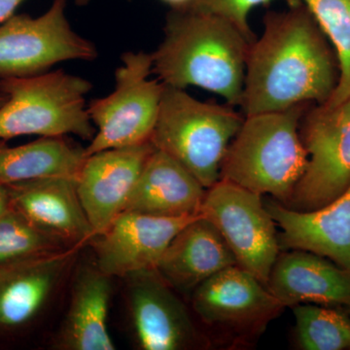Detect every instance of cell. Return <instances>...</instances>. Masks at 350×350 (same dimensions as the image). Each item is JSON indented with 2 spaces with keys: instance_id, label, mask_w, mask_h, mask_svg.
I'll use <instances>...</instances> for the list:
<instances>
[{
  "instance_id": "cell-21",
  "label": "cell",
  "mask_w": 350,
  "mask_h": 350,
  "mask_svg": "<svg viewBox=\"0 0 350 350\" xmlns=\"http://www.w3.org/2000/svg\"><path fill=\"white\" fill-rule=\"evenodd\" d=\"M86 158L85 148L64 137H41L16 147L0 144V183L10 185L47 177L76 179Z\"/></svg>"
},
{
  "instance_id": "cell-11",
  "label": "cell",
  "mask_w": 350,
  "mask_h": 350,
  "mask_svg": "<svg viewBox=\"0 0 350 350\" xmlns=\"http://www.w3.org/2000/svg\"><path fill=\"white\" fill-rule=\"evenodd\" d=\"M191 303L204 323L239 334L264 330L285 308L266 285L238 265L196 288Z\"/></svg>"
},
{
  "instance_id": "cell-14",
  "label": "cell",
  "mask_w": 350,
  "mask_h": 350,
  "mask_svg": "<svg viewBox=\"0 0 350 350\" xmlns=\"http://www.w3.org/2000/svg\"><path fill=\"white\" fill-rule=\"evenodd\" d=\"M11 206L32 225L70 246H82L94 230L78 196L76 179L47 177L7 185Z\"/></svg>"
},
{
  "instance_id": "cell-19",
  "label": "cell",
  "mask_w": 350,
  "mask_h": 350,
  "mask_svg": "<svg viewBox=\"0 0 350 350\" xmlns=\"http://www.w3.org/2000/svg\"><path fill=\"white\" fill-rule=\"evenodd\" d=\"M206 189L181 163L155 150L144 163L125 211L163 218L200 215Z\"/></svg>"
},
{
  "instance_id": "cell-22",
  "label": "cell",
  "mask_w": 350,
  "mask_h": 350,
  "mask_svg": "<svg viewBox=\"0 0 350 350\" xmlns=\"http://www.w3.org/2000/svg\"><path fill=\"white\" fill-rule=\"evenodd\" d=\"M72 247L78 246L41 231L12 206L0 217V271Z\"/></svg>"
},
{
  "instance_id": "cell-29",
  "label": "cell",
  "mask_w": 350,
  "mask_h": 350,
  "mask_svg": "<svg viewBox=\"0 0 350 350\" xmlns=\"http://www.w3.org/2000/svg\"><path fill=\"white\" fill-rule=\"evenodd\" d=\"M92 1H93V0H73V2H75V5L79 7L89 5V4L91 3Z\"/></svg>"
},
{
  "instance_id": "cell-13",
  "label": "cell",
  "mask_w": 350,
  "mask_h": 350,
  "mask_svg": "<svg viewBox=\"0 0 350 350\" xmlns=\"http://www.w3.org/2000/svg\"><path fill=\"white\" fill-rule=\"evenodd\" d=\"M154 150L148 142L87 156L76 178V188L94 236L125 211L144 163Z\"/></svg>"
},
{
  "instance_id": "cell-12",
  "label": "cell",
  "mask_w": 350,
  "mask_h": 350,
  "mask_svg": "<svg viewBox=\"0 0 350 350\" xmlns=\"http://www.w3.org/2000/svg\"><path fill=\"white\" fill-rule=\"evenodd\" d=\"M198 216L163 218L124 211L90 241L94 262L110 278L155 269L170 241Z\"/></svg>"
},
{
  "instance_id": "cell-18",
  "label": "cell",
  "mask_w": 350,
  "mask_h": 350,
  "mask_svg": "<svg viewBox=\"0 0 350 350\" xmlns=\"http://www.w3.org/2000/svg\"><path fill=\"white\" fill-rule=\"evenodd\" d=\"M267 287L285 308L301 304L350 306V271L308 251L278 255Z\"/></svg>"
},
{
  "instance_id": "cell-7",
  "label": "cell",
  "mask_w": 350,
  "mask_h": 350,
  "mask_svg": "<svg viewBox=\"0 0 350 350\" xmlns=\"http://www.w3.org/2000/svg\"><path fill=\"white\" fill-rule=\"evenodd\" d=\"M300 137L308 165L285 206L310 211L350 186V98L336 107L310 105L301 117Z\"/></svg>"
},
{
  "instance_id": "cell-10",
  "label": "cell",
  "mask_w": 350,
  "mask_h": 350,
  "mask_svg": "<svg viewBox=\"0 0 350 350\" xmlns=\"http://www.w3.org/2000/svg\"><path fill=\"white\" fill-rule=\"evenodd\" d=\"M135 340L144 350H189L207 345L175 290L155 269L126 276Z\"/></svg>"
},
{
  "instance_id": "cell-23",
  "label": "cell",
  "mask_w": 350,
  "mask_h": 350,
  "mask_svg": "<svg viewBox=\"0 0 350 350\" xmlns=\"http://www.w3.org/2000/svg\"><path fill=\"white\" fill-rule=\"evenodd\" d=\"M297 345L304 350H350V317L329 306H293Z\"/></svg>"
},
{
  "instance_id": "cell-2",
  "label": "cell",
  "mask_w": 350,
  "mask_h": 350,
  "mask_svg": "<svg viewBox=\"0 0 350 350\" xmlns=\"http://www.w3.org/2000/svg\"><path fill=\"white\" fill-rule=\"evenodd\" d=\"M250 44L238 27L219 16L170 9L162 42L152 53L153 72L167 86L199 87L239 107Z\"/></svg>"
},
{
  "instance_id": "cell-31",
  "label": "cell",
  "mask_w": 350,
  "mask_h": 350,
  "mask_svg": "<svg viewBox=\"0 0 350 350\" xmlns=\"http://www.w3.org/2000/svg\"><path fill=\"white\" fill-rule=\"evenodd\" d=\"M347 314H349V317H350V306H347Z\"/></svg>"
},
{
  "instance_id": "cell-27",
  "label": "cell",
  "mask_w": 350,
  "mask_h": 350,
  "mask_svg": "<svg viewBox=\"0 0 350 350\" xmlns=\"http://www.w3.org/2000/svg\"><path fill=\"white\" fill-rule=\"evenodd\" d=\"M11 208V198L7 185L0 183V217Z\"/></svg>"
},
{
  "instance_id": "cell-3",
  "label": "cell",
  "mask_w": 350,
  "mask_h": 350,
  "mask_svg": "<svg viewBox=\"0 0 350 350\" xmlns=\"http://www.w3.org/2000/svg\"><path fill=\"white\" fill-rule=\"evenodd\" d=\"M310 105L244 117L226 152L220 179L287 204L308 165L300 123Z\"/></svg>"
},
{
  "instance_id": "cell-4",
  "label": "cell",
  "mask_w": 350,
  "mask_h": 350,
  "mask_svg": "<svg viewBox=\"0 0 350 350\" xmlns=\"http://www.w3.org/2000/svg\"><path fill=\"white\" fill-rule=\"evenodd\" d=\"M234 107L165 85L150 142L211 188L220 180L226 152L243 123L244 115Z\"/></svg>"
},
{
  "instance_id": "cell-25",
  "label": "cell",
  "mask_w": 350,
  "mask_h": 350,
  "mask_svg": "<svg viewBox=\"0 0 350 350\" xmlns=\"http://www.w3.org/2000/svg\"><path fill=\"white\" fill-rule=\"evenodd\" d=\"M275 0H191L186 8L213 14L230 21L238 27L251 42L256 39L250 25L251 11L258 6H267Z\"/></svg>"
},
{
  "instance_id": "cell-16",
  "label": "cell",
  "mask_w": 350,
  "mask_h": 350,
  "mask_svg": "<svg viewBox=\"0 0 350 350\" xmlns=\"http://www.w3.org/2000/svg\"><path fill=\"white\" fill-rule=\"evenodd\" d=\"M234 265L236 258L217 228L199 215L170 241L155 269L175 292L191 296L202 282Z\"/></svg>"
},
{
  "instance_id": "cell-17",
  "label": "cell",
  "mask_w": 350,
  "mask_h": 350,
  "mask_svg": "<svg viewBox=\"0 0 350 350\" xmlns=\"http://www.w3.org/2000/svg\"><path fill=\"white\" fill-rule=\"evenodd\" d=\"M79 248L0 271V328H21L43 312L75 264Z\"/></svg>"
},
{
  "instance_id": "cell-24",
  "label": "cell",
  "mask_w": 350,
  "mask_h": 350,
  "mask_svg": "<svg viewBox=\"0 0 350 350\" xmlns=\"http://www.w3.org/2000/svg\"><path fill=\"white\" fill-rule=\"evenodd\" d=\"M312 14L337 55L340 80L326 107L350 98V0H301Z\"/></svg>"
},
{
  "instance_id": "cell-20",
  "label": "cell",
  "mask_w": 350,
  "mask_h": 350,
  "mask_svg": "<svg viewBox=\"0 0 350 350\" xmlns=\"http://www.w3.org/2000/svg\"><path fill=\"white\" fill-rule=\"evenodd\" d=\"M111 278L96 266L84 265L76 271L68 312L56 337L62 350H114L108 329Z\"/></svg>"
},
{
  "instance_id": "cell-28",
  "label": "cell",
  "mask_w": 350,
  "mask_h": 350,
  "mask_svg": "<svg viewBox=\"0 0 350 350\" xmlns=\"http://www.w3.org/2000/svg\"><path fill=\"white\" fill-rule=\"evenodd\" d=\"M161 1L167 4L170 9H183L190 4L191 0H161Z\"/></svg>"
},
{
  "instance_id": "cell-6",
  "label": "cell",
  "mask_w": 350,
  "mask_h": 350,
  "mask_svg": "<svg viewBox=\"0 0 350 350\" xmlns=\"http://www.w3.org/2000/svg\"><path fill=\"white\" fill-rule=\"evenodd\" d=\"M152 72V54L139 51L122 55L112 93L88 105L96 131L85 148L87 156L150 142L165 90L162 81L150 79Z\"/></svg>"
},
{
  "instance_id": "cell-26",
  "label": "cell",
  "mask_w": 350,
  "mask_h": 350,
  "mask_svg": "<svg viewBox=\"0 0 350 350\" xmlns=\"http://www.w3.org/2000/svg\"><path fill=\"white\" fill-rule=\"evenodd\" d=\"M25 0H0V24L15 15L16 10Z\"/></svg>"
},
{
  "instance_id": "cell-8",
  "label": "cell",
  "mask_w": 350,
  "mask_h": 350,
  "mask_svg": "<svg viewBox=\"0 0 350 350\" xmlns=\"http://www.w3.org/2000/svg\"><path fill=\"white\" fill-rule=\"evenodd\" d=\"M68 0H53L38 17L13 15L0 24V78L27 77L68 61H94L98 50L72 29Z\"/></svg>"
},
{
  "instance_id": "cell-1",
  "label": "cell",
  "mask_w": 350,
  "mask_h": 350,
  "mask_svg": "<svg viewBox=\"0 0 350 350\" xmlns=\"http://www.w3.org/2000/svg\"><path fill=\"white\" fill-rule=\"evenodd\" d=\"M251 42L241 107L244 117L300 103L325 105L337 89L340 66L325 34L301 0L265 14Z\"/></svg>"
},
{
  "instance_id": "cell-5",
  "label": "cell",
  "mask_w": 350,
  "mask_h": 350,
  "mask_svg": "<svg viewBox=\"0 0 350 350\" xmlns=\"http://www.w3.org/2000/svg\"><path fill=\"white\" fill-rule=\"evenodd\" d=\"M92 89L85 78L64 70L0 78V92L7 96L0 107V140L75 135L91 142L96 130L86 96Z\"/></svg>"
},
{
  "instance_id": "cell-30",
  "label": "cell",
  "mask_w": 350,
  "mask_h": 350,
  "mask_svg": "<svg viewBox=\"0 0 350 350\" xmlns=\"http://www.w3.org/2000/svg\"><path fill=\"white\" fill-rule=\"evenodd\" d=\"M7 100V96L5 94H2L1 92H0V107H2V105H4V103H5Z\"/></svg>"
},
{
  "instance_id": "cell-15",
  "label": "cell",
  "mask_w": 350,
  "mask_h": 350,
  "mask_svg": "<svg viewBox=\"0 0 350 350\" xmlns=\"http://www.w3.org/2000/svg\"><path fill=\"white\" fill-rule=\"evenodd\" d=\"M266 207L282 229L280 247L314 253L350 271V186L313 211H295L278 202Z\"/></svg>"
},
{
  "instance_id": "cell-9",
  "label": "cell",
  "mask_w": 350,
  "mask_h": 350,
  "mask_svg": "<svg viewBox=\"0 0 350 350\" xmlns=\"http://www.w3.org/2000/svg\"><path fill=\"white\" fill-rule=\"evenodd\" d=\"M200 215L217 228L237 265L267 286L280 244L262 195L220 179L206 189Z\"/></svg>"
}]
</instances>
